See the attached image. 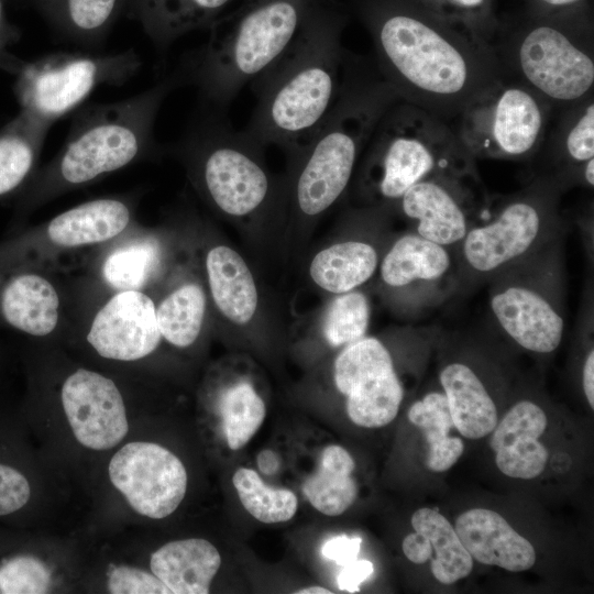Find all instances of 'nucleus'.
Returning a JSON list of instances; mask_svg holds the SVG:
<instances>
[{"label": "nucleus", "instance_id": "40", "mask_svg": "<svg viewBox=\"0 0 594 594\" xmlns=\"http://www.w3.org/2000/svg\"><path fill=\"white\" fill-rule=\"evenodd\" d=\"M106 587L112 594H170L151 571L131 565L111 568L107 573Z\"/></svg>", "mask_w": 594, "mask_h": 594}, {"label": "nucleus", "instance_id": "7", "mask_svg": "<svg viewBox=\"0 0 594 594\" xmlns=\"http://www.w3.org/2000/svg\"><path fill=\"white\" fill-rule=\"evenodd\" d=\"M565 188L549 174L494 205L487 200L488 218L474 222L454 248L459 290L488 283L503 270L563 237L559 206Z\"/></svg>", "mask_w": 594, "mask_h": 594}, {"label": "nucleus", "instance_id": "13", "mask_svg": "<svg viewBox=\"0 0 594 594\" xmlns=\"http://www.w3.org/2000/svg\"><path fill=\"white\" fill-rule=\"evenodd\" d=\"M505 75L531 87L562 110L592 95L594 55L590 37L551 23L527 28L495 48Z\"/></svg>", "mask_w": 594, "mask_h": 594}, {"label": "nucleus", "instance_id": "27", "mask_svg": "<svg viewBox=\"0 0 594 594\" xmlns=\"http://www.w3.org/2000/svg\"><path fill=\"white\" fill-rule=\"evenodd\" d=\"M454 428L466 439L490 435L498 422L496 404L483 378L463 360L447 363L439 373Z\"/></svg>", "mask_w": 594, "mask_h": 594}, {"label": "nucleus", "instance_id": "38", "mask_svg": "<svg viewBox=\"0 0 594 594\" xmlns=\"http://www.w3.org/2000/svg\"><path fill=\"white\" fill-rule=\"evenodd\" d=\"M232 483L241 505L261 522H286L298 510V498L292 490L267 485L251 468L237 469Z\"/></svg>", "mask_w": 594, "mask_h": 594}, {"label": "nucleus", "instance_id": "1", "mask_svg": "<svg viewBox=\"0 0 594 594\" xmlns=\"http://www.w3.org/2000/svg\"><path fill=\"white\" fill-rule=\"evenodd\" d=\"M369 24L375 66L400 100L451 122L505 72L494 46L414 11L377 7Z\"/></svg>", "mask_w": 594, "mask_h": 594}, {"label": "nucleus", "instance_id": "14", "mask_svg": "<svg viewBox=\"0 0 594 594\" xmlns=\"http://www.w3.org/2000/svg\"><path fill=\"white\" fill-rule=\"evenodd\" d=\"M138 200L132 194L99 197L18 230L0 242V267L24 264L59 270L62 257L88 253L133 226Z\"/></svg>", "mask_w": 594, "mask_h": 594}, {"label": "nucleus", "instance_id": "16", "mask_svg": "<svg viewBox=\"0 0 594 594\" xmlns=\"http://www.w3.org/2000/svg\"><path fill=\"white\" fill-rule=\"evenodd\" d=\"M52 370L56 398L77 442L95 451L117 447L129 432L122 383L105 371L74 363Z\"/></svg>", "mask_w": 594, "mask_h": 594}, {"label": "nucleus", "instance_id": "48", "mask_svg": "<svg viewBox=\"0 0 594 594\" xmlns=\"http://www.w3.org/2000/svg\"><path fill=\"white\" fill-rule=\"evenodd\" d=\"M544 6L551 7V8H562V7H569L574 3L580 2L581 0H539Z\"/></svg>", "mask_w": 594, "mask_h": 594}, {"label": "nucleus", "instance_id": "21", "mask_svg": "<svg viewBox=\"0 0 594 594\" xmlns=\"http://www.w3.org/2000/svg\"><path fill=\"white\" fill-rule=\"evenodd\" d=\"M477 174H437L411 186L396 204L424 239L454 249L487 199L479 197Z\"/></svg>", "mask_w": 594, "mask_h": 594}, {"label": "nucleus", "instance_id": "17", "mask_svg": "<svg viewBox=\"0 0 594 594\" xmlns=\"http://www.w3.org/2000/svg\"><path fill=\"white\" fill-rule=\"evenodd\" d=\"M72 295L63 271L35 266L0 267V328L43 343L64 342Z\"/></svg>", "mask_w": 594, "mask_h": 594}, {"label": "nucleus", "instance_id": "45", "mask_svg": "<svg viewBox=\"0 0 594 594\" xmlns=\"http://www.w3.org/2000/svg\"><path fill=\"white\" fill-rule=\"evenodd\" d=\"M582 388L586 400L594 408V350H592L584 360L582 366Z\"/></svg>", "mask_w": 594, "mask_h": 594}, {"label": "nucleus", "instance_id": "2", "mask_svg": "<svg viewBox=\"0 0 594 594\" xmlns=\"http://www.w3.org/2000/svg\"><path fill=\"white\" fill-rule=\"evenodd\" d=\"M342 25L320 0L286 51L250 82L256 103L242 130L250 140L292 154L307 143L340 91L348 52Z\"/></svg>", "mask_w": 594, "mask_h": 594}, {"label": "nucleus", "instance_id": "6", "mask_svg": "<svg viewBox=\"0 0 594 594\" xmlns=\"http://www.w3.org/2000/svg\"><path fill=\"white\" fill-rule=\"evenodd\" d=\"M362 154V193L385 206L429 176L476 174L448 122L400 99L383 113Z\"/></svg>", "mask_w": 594, "mask_h": 594}, {"label": "nucleus", "instance_id": "34", "mask_svg": "<svg viewBox=\"0 0 594 594\" xmlns=\"http://www.w3.org/2000/svg\"><path fill=\"white\" fill-rule=\"evenodd\" d=\"M407 417L425 435L428 444L427 468L438 473L452 468L463 454L464 443L459 437L450 435L454 425L444 393L428 392L410 405Z\"/></svg>", "mask_w": 594, "mask_h": 594}, {"label": "nucleus", "instance_id": "25", "mask_svg": "<svg viewBox=\"0 0 594 594\" xmlns=\"http://www.w3.org/2000/svg\"><path fill=\"white\" fill-rule=\"evenodd\" d=\"M208 297L227 320L245 324L254 317L258 295L254 277L242 256L224 244L210 245L204 253Z\"/></svg>", "mask_w": 594, "mask_h": 594}, {"label": "nucleus", "instance_id": "3", "mask_svg": "<svg viewBox=\"0 0 594 594\" xmlns=\"http://www.w3.org/2000/svg\"><path fill=\"white\" fill-rule=\"evenodd\" d=\"M179 85L174 73L124 100L78 108L61 150L14 197L11 233L55 198L157 154L156 117L165 98Z\"/></svg>", "mask_w": 594, "mask_h": 594}, {"label": "nucleus", "instance_id": "9", "mask_svg": "<svg viewBox=\"0 0 594 594\" xmlns=\"http://www.w3.org/2000/svg\"><path fill=\"white\" fill-rule=\"evenodd\" d=\"M563 237L510 265L488 280V307L495 324L519 348L554 352L563 338Z\"/></svg>", "mask_w": 594, "mask_h": 594}, {"label": "nucleus", "instance_id": "32", "mask_svg": "<svg viewBox=\"0 0 594 594\" xmlns=\"http://www.w3.org/2000/svg\"><path fill=\"white\" fill-rule=\"evenodd\" d=\"M381 257L372 242L345 240L318 252L310 263L309 274L323 290L344 294L369 282L377 272Z\"/></svg>", "mask_w": 594, "mask_h": 594}, {"label": "nucleus", "instance_id": "20", "mask_svg": "<svg viewBox=\"0 0 594 594\" xmlns=\"http://www.w3.org/2000/svg\"><path fill=\"white\" fill-rule=\"evenodd\" d=\"M113 487L139 515L150 519L170 516L184 501L188 473L168 448L152 441L122 446L108 465Z\"/></svg>", "mask_w": 594, "mask_h": 594}, {"label": "nucleus", "instance_id": "30", "mask_svg": "<svg viewBox=\"0 0 594 594\" xmlns=\"http://www.w3.org/2000/svg\"><path fill=\"white\" fill-rule=\"evenodd\" d=\"M51 127L19 111L0 129V200L15 197L33 177Z\"/></svg>", "mask_w": 594, "mask_h": 594}, {"label": "nucleus", "instance_id": "5", "mask_svg": "<svg viewBox=\"0 0 594 594\" xmlns=\"http://www.w3.org/2000/svg\"><path fill=\"white\" fill-rule=\"evenodd\" d=\"M398 96L375 65L346 52L338 98L322 123L295 155L294 202L314 218L346 190L377 122Z\"/></svg>", "mask_w": 594, "mask_h": 594}, {"label": "nucleus", "instance_id": "44", "mask_svg": "<svg viewBox=\"0 0 594 594\" xmlns=\"http://www.w3.org/2000/svg\"><path fill=\"white\" fill-rule=\"evenodd\" d=\"M402 549L405 557L416 564H424L432 556L429 540L415 530L403 539Z\"/></svg>", "mask_w": 594, "mask_h": 594}, {"label": "nucleus", "instance_id": "26", "mask_svg": "<svg viewBox=\"0 0 594 594\" xmlns=\"http://www.w3.org/2000/svg\"><path fill=\"white\" fill-rule=\"evenodd\" d=\"M220 566L219 550L204 538L166 542L150 557V571L170 594L209 593Z\"/></svg>", "mask_w": 594, "mask_h": 594}, {"label": "nucleus", "instance_id": "46", "mask_svg": "<svg viewBox=\"0 0 594 594\" xmlns=\"http://www.w3.org/2000/svg\"><path fill=\"white\" fill-rule=\"evenodd\" d=\"M448 4L464 12H477L485 7L487 0H444Z\"/></svg>", "mask_w": 594, "mask_h": 594}, {"label": "nucleus", "instance_id": "39", "mask_svg": "<svg viewBox=\"0 0 594 594\" xmlns=\"http://www.w3.org/2000/svg\"><path fill=\"white\" fill-rule=\"evenodd\" d=\"M370 319L371 305L363 292L339 294L326 308L321 333L331 348H344L366 336Z\"/></svg>", "mask_w": 594, "mask_h": 594}, {"label": "nucleus", "instance_id": "28", "mask_svg": "<svg viewBox=\"0 0 594 594\" xmlns=\"http://www.w3.org/2000/svg\"><path fill=\"white\" fill-rule=\"evenodd\" d=\"M233 0H128L125 11L161 52L180 36L209 28Z\"/></svg>", "mask_w": 594, "mask_h": 594}, {"label": "nucleus", "instance_id": "47", "mask_svg": "<svg viewBox=\"0 0 594 594\" xmlns=\"http://www.w3.org/2000/svg\"><path fill=\"white\" fill-rule=\"evenodd\" d=\"M294 593L297 594H331L332 592L328 590L327 587L319 586V585H312V586H305L301 588H298Z\"/></svg>", "mask_w": 594, "mask_h": 594}, {"label": "nucleus", "instance_id": "8", "mask_svg": "<svg viewBox=\"0 0 594 594\" xmlns=\"http://www.w3.org/2000/svg\"><path fill=\"white\" fill-rule=\"evenodd\" d=\"M218 114L211 111L193 124L175 144L174 153L215 209L244 218L268 204L273 182L260 157L263 147Z\"/></svg>", "mask_w": 594, "mask_h": 594}, {"label": "nucleus", "instance_id": "33", "mask_svg": "<svg viewBox=\"0 0 594 594\" xmlns=\"http://www.w3.org/2000/svg\"><path fill=\"white\" fill-rule=\"evenodd\" d=\"M556 134L558 170L551 174L566 187L583 183L586 165L594 161L593 94L568 107Z\"/></svg>", "mask_w": 594, "mask_h": 594}, {"label": "nucleus", "instance_id": "43", "mask_svg": "<svg viewBox=\"0 0 594 594\" xmlns=\"http://www.w3.org/2000/svg\"><path fill=\"white\" fill-rule=\"evenodd\" d=\"M374 572L373 563L369 560H354L343 565V569L337 576L339 590L349 593L360 591V585L366 581Z\"/></svg>", "mask_w": 594, "mask_h": 594}, {"label": "nucleus", "instance_id": "42", "mask_svg": "<svg viewBox=\"0 0 594 594\" xmlns=\"http://www.w3.org/2000/svg\"><path fill=\"white\" fill-rule=\"evenodd\" d=\"M20 37L19 31L6 18L2 0H0V68L14 75L23 59L9 52V47Z\"/></svg>", "mask_w": 594, "mask_h": 594}, {"label": "nucleus", "instance_id": "4", "mask_svg": "<svg viewBox=\"0 0 594 594\" xmlns=\"http://www.w3.org/2000/svg\"><path fill=\"white\" fill-rule=\"evenodd\" d=\"M320 0H243L208 29V41L184 57L176 75L200 101L222 112L240 90L290 45Z\"/></svg>", "mask_w": 594, "mask_h": 594}, {"label": "nucleus", "instance_id": "15", "mask_svg": "<svg viewBox=\"0 0 594 594\" xmlns=\"http://www.w3.org/2000/svg\"><path fill=\"white\" fill-rule=\"evenodd\" d=\"M169 255L166 232L136 221L119 237L82 255L77 275L68 276L69 285L84 294L150 293L172 268Z\"/></svg>", "mask_w": 594, "mask_h": 594}, {"label": "nucleus", "instance_id": "11", "mask_svg": "<svg viewBox=\"0 0 594 594\" xmlns=\"http://www.w3.org/2000/svg\"><path fill=\"white\" fill-rule=\"evenodd\" d=\"M141 59L130 48L118 53L57 52L23 61L14 74L13 94L20 111L54 124L100 86H120L140 69Z\"/></svg>", "mask_w": 594, "mask_h": 594}, {"label": "nucleus", "instance_id": "36", "mask_svg": "<svg viewBox=\"0 0 594 594\" xmlns=\"http://www.w3.org/2000/svg\"><path fill=\"white\" fill-rule=\"evenodd\" d=\"M415 531L424 535L433 550L430 569L442 584L466 578L473 569V558L464 548L454 527L438 510L422 507L411 516Z\"/></svg>", "mask_w": 594, "mask_h": 594}, {"label": "nucleus", "instance_id": "24", "mask_svg": "<svg viewBox=\"0 0 594 594\" xmlns=\"http://www.w3.org/2000/svg\"><path fill=\"white\" fill-rule=\"evenodd\" d=\"M454 529L464 548L480 563L521 572L536 562L531 542L495 510L469 509L457 518Z\"/></svg>", "mask_w": 594, "mask_h": 594}, {"label": "nucleus", "instance_id": "12", "mask_svg": "<svg viewBox=\"0 0 594 594\" xmlns=\"http://www.w3.org/2000/svg\"><path fill=\"white\" fill-rule=\"evenodd\" d=\"M72 318L64 340L113 365H139L166 346L147 292L84 294L70 288Z\"/></svg>", "mask_w": 594, "mask_h": 594}, {"label": "nucleus", "instance_id": "10", "mask_svg": "<svg viewBox=\"0 0 594 594\" xmlns=\"http://www.w3.org/2000/svg\"><path fill=\"white\" fill-rule=\"evenodd\" d=\"M552 110L531 87L505 75L470 101L451 127L474 160H524L542 145Z\"/></svg>", "mask_w": 594, "mask_h": 594}, {"label": "nucleus", "instance_id": "37", "mask_svg": "<svg viewBox=\"0 0 594 594\" xmlns=\"http://www.w3.org/2000/svg\"><path fill=\"white\" fill-rule=\"evenodd\" d=\"M22 449L15 428L0 421V520H20L32 505L33 481Z\"/></svg>", "mask_w": 594, "mask_h": 594}, {"label": "nucleus", "instance_id": "35", "mask_svg": "<svg viewBox=\"0 0 594 594\" xmlns=\"http://www.w3.org/2000/svg\"><path fill=\"white\" fill-rule=\"evenodd\" d=\"M213 402L226 444L232 451L242 449L264 422L266 405L262 396L249 381L238 380L220 387Z\"/></svg>", "mask_w": 594, "mask_h": 594}, {"label": "nucleus", "instance_id": "29", "mask_svg": "<svg viewBox=\"0 0 594 594\" xmlns=\"http://www.w3.org/2000/svg\"><path fill=\"white\" fill-rule=\"evenodd\" d=\"M128 0H35L53 30L88 51L98 50Z\"/></svg>", "mask_w": 594, "mask_h": 594}, {"label": "nucleus", "instance_id": "41", "mask_svg": "<svg viewBox=\"0 0 594 594\" xmlns=\"http://www.w3.org/2000/svg\"><path fill=\"white\" fill-rule=\"evenodd\" d=\"M361 543L360 537L336 536L323 543L322 556L343 566L358 559Z\"/></svg>", "mask_w": 594, "mask_h": 594}, {"label": "nucleus", "instance_id": "18", "mask_svg": "<svg viewBox=\"0 0 594 594\" xmlns=\"http://www.w3.org/2000/svg\"><path fill=\"white\" fill-rule=\"evenodd\" d=\"M333 382L345 398L349 419L367 429L391 424L405 395L389 350L375 337L342 348L333 363Z\"/></svg>", "mask_w": 594, "mask_h": 594}, {"label": "nucleus", "instance_id": "23", "mask_svg": "<svg viewBox=\"0 0 594 594\" xmlns=\"http://www.w3.org/2000/svg\"><path fill=\"white\" fill-rule=\"evenodd\" d=\"M547 425L544 410L530 399H521L510 407L490 439L495 463L503 474L531 480L543 472L549 453L538 439Z\"/></svg>", "mask_w": 594, "mask_h": 594}, {"label": "nucleus", "instance_id": "19", "mask_svg": "<svg viewBox=\"0 0 594 594\" xmlns=\"http://www.w3.org/2000/svg\"><path fill=\"white\" fill-rule=\"evenodd\" d=\"M383 286L395 293L402 308L421 314L459 292L454 249L421 238L414 231L397 237L381 257Z\"/></svg>", "mask_w": 594, "mask_h": 594}, {"label": "nucleus", "instance_id": "31", "mask_svg": "<svg viewBox=\"0 0 594 594\" xmlns=\"http://www.w3.org/2000/svg\"><path fill=\"white\" fill-rule=\"evenodd\" d=\"M354 470V459L344 447L328 444L320 450L315 470L305 477L301 484L302 495L320 514L338 517L345 513L358 497Z\"/></svg>", "mask_w": 594, "mask_h": 594}, {"label": "nucleus", "instance_id": "22", "mask_svg": "<svg viewBox=\"0 0 594 594\" xmlns=\"http://www.w3.org/2000/svg\"><path fill=\"white\" fill-rule=\"evenodd\" d=\"M188 270L174 264L148 293L164 344L178 351L191 350L200 342L209 309L206 287Z\"/></svg>", "mask_w": 594, "mask_h": 594}]
</instances>
